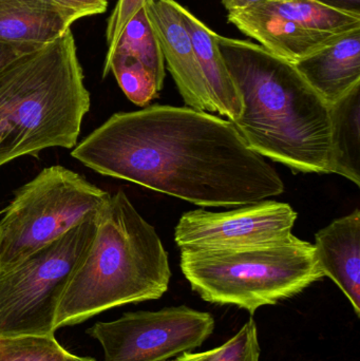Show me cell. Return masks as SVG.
Wrapping results in <instances>:
<instances>
[{"label": "cell", "instance_id": "cell-22", "mask_svg": "<svg viewBox=\"0 0 360 361\" xmlns=\"http://www.w3.org/2000/svg\"><path fill=\"white\" fill-rule=\"evenodd\" d=\"M154 0H118L113 11L110 14L106 27V42H107V54H111L112 51L118 44V38L122 35L125 27L135 15L145 6L146 4Z\"/></svg>", "mask_w": 360, "mask_h": 361}, {"label": "cell", "instance_id": "cell-13", "mask_svg": "<svg viewBox=\"0 0 360 361\" xmlns=\"http://www.w3.org/2000/svg\"><path fill=\"white\" fill-rule=\"evenodd\" d=\"M293 65L315 92L332 105L360 85V29L342 34Z\"/></svg>", "mask_w": 360, "mask_h": 361}, {"label": "cell", "instance_id": "cell-6", "mask_svg": "<svg viewBox=\"0 0 360 361\" xmlns=\"http://www.w3.org/2000/svg\"><path fill=\"white\" fill-rule=\"evenodd\" d=\"M111 195L63 166L44 169L18 189L0 221V271L97 216Z\"/></svg>", "mask_w": 360, "mask_h": 361}, {"label": "cell", "instance_id": "cell-19", "mask_svg": "<svg viewBox=\"0 0 360 361\" xmlns=\"http://www.w3.org/2000/svg\"><path fill=\"white\" fill-rule=\"evenodd\" d=\"M110 72L113 73L118 86L129 101L141 107L159 97L163 88L139 61L131 57L113 54L106 59L103 78H105Z\"/></svg>", "mask_w": 360, "mask_h": 361}, {"label": "cell", "instance_id": "cell-3", "mask_svg": "<svg viewBox=\"0 0 360 361\" xmlns=\"http://www.w3.org/2000/svg\"><path fill=\"white\" fill-rule=\"evenodd\" d=\"M170 277L168 254L156 229L118 191L97 216L94 237L59 302L55 330L113 307L161 298Z\"/></svg>", "mask_w": 360, "mask_h": 361}, {"label": "cell", "instance_id": "cell-2", "mask_svg": "<svg viewBox=\"0 0 360 361\" xmlns=\"http://www.w3.org/2000/svg\"><path fill=\"white\" fill-rule=\"evenodd\" d=\"M218 47L242 102L234 121L256 154L304 173H330V106L295 66L249 40L219 35Z\"/></svg>", "mask_w": 360, "mask_h": 361}, {"label": "cell", "instance_id": "cell-4", "mask_svg": "<svg viewBox=\"0 0 360 361\" xmlns=\"http://www.w3.org/2000/svg\"><path fill=\"white\" fill-rule=\"evenodd\" d=\"M89 109L70 30L0 71V166L46 148L75 147Z\"/></svg>", "mask_w": 360, "mask_h": 361}, {"label": "cell", "instance_id": "cell-7", "mask_svg": "<svg viewBox=\"0 0 360 361\" xmlns=\"http://www.w3.org/2000/svg\"><path fill=\"white\" fill-rule=\"evenodd\" d=\"M99 214L0 271V336L54 335L59 302L94 237Z\"/></svg>", "mask_w": 360, "mask_h": 361}, {"label": "cell", "instance_id": "cell-16", "mask_svg": "<svg viewBox=\"0 0 360 361\" xmlns=\"http://www.w3.org/2000/svg\"><path fill=\"white\" fill-rule=\"evenodd\" d=\"M330 173L360 186V85L330 105Z\"/></svg>", "mask_w": 360, "mask_h": 361}, {"label": "cell", "instance_id": "cell-11", "mask_svg": "<svg viewBox=\"0 0 360 361\" xmlns=\"http://www.w3.org/2000/svg\"><path fill=\"white\" fill-rule=\"evenodd\" d=\"M228 19L268 52L291 63L310 56L340 36L308 29L277 14L264 2L228 12Z\"/></svg>", "mask_w": 360, "mask_h": 361}, {"label": "cell", "instance_id": "cell-25", "mask_svg": "<svg viewBox=\"0 0 360 361\" xmlns=\"http://www.w3.org/2000/svg\"><path fill=\"white\" fill-rule=\"evenodd\" d=\"M316 1L345 12L360 14V0H316Z\"/></svg>", "mask_w": 360, "mask_h": 361}, {"label": "cell", "instance_id": "cell-17", "mask_svg": "<svg viewBox=\"0 0 360 361\" xmlns=\"http://www.w3.org/2000/svg\"><path fill=\"white\" fill-rule=\"evenodd\" d=\"M264 4L280 16L313 31L340 35L360 29V14L337 10L316 0H268Z\"/></svg>", "mask_w": 360, "mask_h": 361}, {"label": "cell", "instance_id": "cell-15", "mask_svg": "<svg viewBox=\"0 0 360 361\" xmlns=\"http://www.w3.org/2000/svg\"><path fill=\"white\" fill-rule=\"evenodd\" d=\"M175 8L192 40L216 112L234 122L242 111V102L218 47L219 34L179 2L175 1Z\"/></svg>", "mask_w": 360, "mask_h": 361}, {"label": "cell", "instance_id": "cell-18", "mask_svg": "<svg viewBox=\"0 0 360 361\" xmlns=\"http://www.w3.org/2000/svg\"><path fill=\"white\" fill-rule=\"evenodd\" d=\"M124 55L139 61L156 78L159 85H164L166 70L162 49L158 36L148 18L146 6H144L128 25L125 27L111 54Z\"/></svg>", "mask_w": 360, "mask_h": 361}, {"label": "cell", "instance_id": "cell-8", "mask_svg": "<svg viewBox=\"0 0 360 361\" xmlns=\"http://www.w3.org/2000/svg\"><path fill=\"white\" fill-rule=\"evenodd\" d=\"M213 330L211 314L179 305L97 322L88 334L103 348L105 361H166L198 349Z\"/></svg>", "mask_w": 360, "mask_h": 361}, {"label": "cell", "instance_id": "cell-20", "mask_svg": "<svg viewBox=\"0 0 360 361\" xmlns=\"http://www.w3.org/2000/svg\"><path fill=\"white\" fill-rule=\"evenodd\" d=\"M72 354L51 336H0V361H67Z\"/></svg>", "mask_w": 360, "mask_h": 361}, {"label": "cell", "instance_id": "cell-14", "mask_svg": "<svg viewBox=\"0 0 360 361\" xmlns=\"http://www.w3.org/2000/svg\"><path fill=\"white\" fill-rule=\"evenodd\" d=\"M76 20L54 0H0V42L40 48L68 33Z\"/></svg>", "mask_w": 360, "mask_h": 361}, {"label": "cell", "instance_id": "cell-10", "mask_svg": "<svg viewBox=\"0 0 360 361\" xmlns=\"http://www.w3.org/2000/svg\"><path fill=\"white\" fill-rule=\"evenodd\" d=\"M145 6L162 49L165 66L185 105L200 111L216 112L192 40L175 8V0H154Z\"/></svg>", "mask_w": 360, "mask_h": 361}, {"label": "cell", "instance_id": "cell-21", "mask_svg": "<svg viewBox=\"0 0 360 361\" xmlns=\"http://www.w3.org/2000/svg\"><path fill=\"white\" fill-rule=\"evenodd\" d=\"M258 329L253 318L230 339L217 347L211 361H260Z\"/></svg>", "mask_w": 360, "mask_h": 361}, {"label": "cell", "instance_id": "cell-24", "mask_svg": "<svg viewBox=\"0 0 360 361\" xmlns=\"http://www.w3.org/2000/svg\"><path fill=\"white\" fill-rule=\"evenodd\" d=\"M42 48V47H40ZM39 48L0 42V71L23 55Z\"/></svg>", "mask_w": 360, "mask_h": 361}, {"label": "cell", "instance_id": "cell-28", "mask_svg": "<svg viewBox=\"0 0 360 361\" xmlns=\"http://www.w3.org/2000/svg\"><path fill=\"white\" fill-rule=\"evenodd\" d=\"M67 361H97V360H93V358H91V357H80V356L73 355V354H72V355L70 356L69 358H68Z\"/></svg>", "mask_w": 360, "mask_h": 361}, {"label": "cell", "instance_id": "cell-9", "mask_svg": "<svg viewBox=\"0 0 360 361\" xmlns=\"http://www.w3.org/2000/svg\"><path fill=\"white\" fill-rule=\"evenodd\" d=\"M297 212L290 204L261 201L230 212H185L175 229L180 250H235L287 240Z\"/></svg>", "mask_w": 360, "mask_h": 361}, {"label": "cell", "instance_id": "cell-1", "mask_svg": "<svg viewBox=\"0 0 360 361\" xmlns=\"http://www.w3.org/2000/svg\"><path fill=\"white\" fill-rule=\"evenodd\" d=\"M71 156L101 175L203 206L249 205L285 192V183L230 121L187 107L118 112Z\"/></svg>", "mask_w": 360, "mask_h": 361}, {"label": "cell", "instance_id": "cell-26", "mask_svg": "<svg viewBox=\"0 0 360 361\" xmlns=\"http://www.w3.org/2000/svg\"><path fill=\"white\" fill-rule=\"evenodd\" d=\"M264 1H268V0H222V4H223L224 8L228 10V12H232V11L251 8L255 4H261Z\"/></svg>", "mask_w": 360, "mask_h": 361}, {"label": "cell", "instance_id": "cell-27", "mask_svg": "<svg viewBox=\"0 0 360 361\" xmlns=\"http://www.w3.org/2000/svg\"><path fill=\"white\" fill-rule=\"evenodd\" d=\"M216 351H217V348L209 350V351L201 352V353L187 352V353L182 354L179 357L171 361H211Z\"/></svg>", "mask_w": 360, "mask_h": 361}, {"label": "cell", "instance_id": "cell-23", "mask_svg": "<svg viewBox=\"0 0 360 361\" xmlns=\"http://www.w3.org/2000/svg\"><path fill=\"white\" fill-rule=\"evenodd\" d=\"M73 13L78 19L103 14L108 8V0H54Z\"/></svg>", "mask_w": 360, "mask_h": 361}, {"label": "cell", "instance_id": "cell-5", "mask_svg": "<svg viewBox=\"0 0 360 361\" xmlns=\"http://www.w3.org/2000/svg\"><path fill=\"white\" fill-rule=\"evenodd\" d=\"M180 267L203 300L235 305L252 315L325 277L314 244L294 235L277 243L235 250H181Z\"/></svg>", "mask_w": 360, "mask_h": 361}, {"label": "cell", "instance_id": "cell-12", "mask_svg": "<svg viewBox=\"0 0 360 361\" xmlns=\"http://www.w3.org/2000/svg\"><path fill=\"white\" fill-rule=\"evenodd\" d=\"M317 264L342 290L360 316V210L333 221L315 235Z\"/></svg>", "mask_w": 360, "mask_h": 361}]
</instances>
